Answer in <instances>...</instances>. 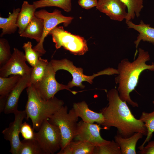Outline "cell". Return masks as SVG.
<instances>
[{"label":"cell","instance_id":"6da1fadb","mask_svg":"<svg viewBox=\"0 0 154 154\" xmlns=\"http://www.w3.org/2000/svg\"><path fill=\"white\" fill-rule=\"evenodd\" d=\"M108 105L100 110L104 121L101 125L106 129L114 127L117 129V135L122 137H130L135 133L147 136V129L144 123L135 118L126 101L119 97L117 89L112 88L106 93Z\"/></svg>","mask_w":154,"mask_h":154},{"label":"cell","instance_id":"7a4b0ae2","mask_svg":"<svg viewBox=\"0 0 154 154\" xmlns=\"http://www.w3.org/2000/svg\"><path fill=\"white\" fill-rule=\"evenodd\" d=\"M138 52L137 58L133 62L125 58L119 63L118 76L115 78L116 83L118 84L117 90L120 98L133 107H138V104L131 99L130 94L137 86L140 74L146 70L154 71V63L151 65L146 63L150 60L148 52L139 48Z\"/></svg>","mask_w":154,"mask_h":154},{"label":"cell","instance_id":"3957f363","mask_svg":"<svg viewBox=\"0 0 154 154\" xmlns=\"http://www.w3.org/2000/svg\"><path fill=\"white\" fill-rule=\"evenodd\" d=\"M28 99L25 106L26 118L30 119L34 129L38 131L42 123L64 106L63 101L55 96L43 100L37 94L33 85L27 88Z\"/></svg>","mask_w":154,"mask_h":154},{"label":"cell","instance_id":"277c9868","mask_svg":"<svg viewBox=\"0 0 154 154\" xmlns=\"http://www.w3.org/2000/svg\"><path fill=\"white\" fill-rule=\"evenodd\" d=\"M66 106H63L51 116L48 120L51 124L58 126L62 136L61 149L73 140L77 129L78 117L73 108L68 112Z\"/></svg>","mask_w":154,"mask_h":154},{"label":"cell","instance_id":"5b68a950","mask_svg":"<svg viewBox=\"0 0 154 154\" xmlns=\"http://www.w3.org/2000/svg\"><path fill=\"white\" fill-rule=\"evenodd\" d=\"M50 62L55 72L60 70H63L68 71L71 74L72 77V80L67 84L70 89L74 86L79 87L81 89L84 88L85 86L82 84V82L86 81L92 84L93 79L99 76L118 74L117 69L109 68L92 75L87 76L83 74L82 68L76 67L72 61L67 59L60 60L53 59Z\"/></svg>","mask_w":154,"mask_h":154},{"label":"cell","instance_id":"8992f818","mask_svg":"<svg viewBox=\"0 0 154 154\" xmlns=\"http://www.w3.org/2000/svg\"><path fill=\"white\" fill-rule=\"evenodd\" d=\"M57 49L61 47L76 55H84L88 50L86 41L83 37L72 34L62 26H56L49 33Z\"/></svg>","mask_w":154,"mask_h":154},{"label":"cell","instance_id":"52a82bcc","mask_svg":"<svg viewBox=\"0 0 154 154\" xmlns=\"http://www.w3.org/2000/svg\"><path fill=\"white\" fill-rule=\"evenodd\" d=\"M35 139L45 154H53L61 149L62 136L59 127L50 123L48 120L42 124Z\"/></svg>","mask_w":154,"mask_h":154},{"label":"cell","instance_id":"ba28073f","mask_svg":"<svg viewBox=\"0 0 154 154\" xmlns=\"http://www.w3.org/2000/svg\"><path fill=\"white\" fill-rule=\"evenodd\" d=\"M56 72L50 62L44 75L40 80L33 85L38 96L43 100H48L54 97L58 91L66 89L74 94L77 92L71 90L68 86L58 82L55 78Z\"/></svg>","mask_w":154,"mask_h":154},{"label":"cell","instance_id":"9c48e42d","mask_svg":"<svg viewBox=\"0 0 154 154\" xmlns=\"http://www.w3.org/2000/svg\"><path fill=\"white\" fill-rule=\"evenodd\" d=\"M35 15L43 20L44 28L40 41L33 48L44 54L46 52L43 46V43L46 37L58 24L63 23L65 26H68L71 23L73 17L64 16L62 14L61 11L57 9L54 10L52 13L49 12L44 9H41L36 11Z\"/></svg>","mask_w":154,"mask_h":154},{"label":"cell","instance_id":"30bf717a","mask_svg":"<svg viewBox=\"0 0 154 154\" xmlns=\"http://www.w3.org/2000/svg\"><path fill=\"white\" fill-rule=\"evenodd\" d=\"M26 61L23 52L14 48L10 59L0 67V77H7L11 75H31L33 68L26 64Z\"/></svg>","mask_w":154,"mask_h":154},{"label":"cell","instance_id":"8fae6325","mask_svg":"<svg viewBox=\"0 0 154 154\" xmlns=\"http://www.w3.org/2000/svg\"><path fill=\"white\" fill-rule=\"evenodd\" d=\"M99 124L84 122L82 120L78 123L77 129L74 139L88 142L95 146H100L108 143L101 136Z\"/></svg>","mask_w":154,"mask_h":154},{"label":"cell","instance_id":"7c38bea8","mask_svg":"<svg viewBox=\"0 0 154 154\" xmlns=\"http://www.w3.org/2000/svg\"><path fill=\"white\" fill-rule=\"evenodd\" d=\"M15 119L10 124L9 127L2 131L4 138L9 141L11 149L9 151L13 154H18L21 141L19 139L22 121L26 117L25 110H17L14 113Z\"/></svg>","mask_w":154,"mask_h":154},{"label":"cell","instance_id":"4fadbf2b","mask_svg":"<svg viewBox=\"0 0 154 154\" xmlns=\"http://www.w3.org/2000/svg\"><path fill=\"white\" fill-rule=\"evenodd\" d=\"M96 7L112 20L121 21L127 16V7L120 0H98Z\"/></svg>","mask_w":154,"mask_h":154},{"label":"cell","instance_id":"5bb4252c","mask_svg":"<svg viewBox=\"0 0 154 154\" xmlns=\"http://www.w3.org/2000/svg\"><path fill=\"white\" fill-rule=\"evenodd\" d=\"M31 85L30 75L21 77L16 86L6 98L3 111L5 114L14 113L18 110V103L21 94L25 88Z\"/></svg>","mask_w":154,"mask_h":154},{"label":"cell","instance_id":"9a60e30c","mask_svg":"<svg viewBox=\"0 0 154 154\" xmlns=\"http://www.w3.org/2000/svg\"><path fill=\"white\" fill-rule=\"evenodd\" d=\"M73 108L77 116L80 117L84 122L90 123L96 122L102 125L104 121V118L102 114L100 112L97 113L91 110L84 101L74 103Z\"/></svg>","mask_w":154,"mask_h":154},{"label":"cell","instance_id":"2e32d148","mask_svg":"<svg viewBox=\"0 0 154 154\" xmlns=\"http://www.w3.org/2000/svg\"><path fill=\"white\" fill-rule=\"evenodd\" d=\"M126 23L129 28L133 29L139 33L134 42L136 48L134 55V60L138 52V47L141 40L154 43V28L151 27L149 24L144 23L142 20H141L140 23L138 25L135 24L131 21Z\"/></svg>","mask_w":154,"mask_h":154},{"label":"cell","instance_id":"e0dca14e","mask_svg":"<svg viewBox=\"0 0 154 154\" xmlns=\"http://www.w3.org/2000/svg\"><path fill=\"white\" fill-rule=\"evenodd\" d=\"M44 28L43 20L34 15L23 32L20 35V36L33 39L38 43L40 42L42 38Z\"/></svg>","mask_w":154,"mask_h":154},{"label":"cell","instance_id":"ac0fdd59","mask_svg":"<svg viewBox=\"0 0 154 154\" xmlns=\"http://www.w3.org/2000/svg\"><path fill=\"white\" fill-rule=\"evenodd\" d=\"M95 146L87 142L73 140L57 154H93Z\"/></svg>","mask_w":154,"mask_h":154},{"label":"cell","instance_id":"d6986e66","mask_svg":"<svg viewBox=\"0 0 154 154\" xmlns=\"http://www.w3.org/2000/svg\"><path fill=\"white\" fill-rule=\"evenodd\" d=\"M143 136V134L140 132L135 133L127 138L117 135L114 137V139L119 146L121 154H136L137 143Z\"/></svg>","mask_w":154,"mask_h":154},{"label":"cell","instance_id":"ffe728a7","mask_svg":"<svg viewBox=\"0 0 154 154\" xmlns=\"http://www.w3.org/2000/svg\"><path fill=\"white\" fill-rule=\"evenodd\" d=\"M36 8L34 4H30L27 1H24L17 18V25L20 35L25 28L35 15Z\"/></svg>","mask_w":154,"mask_h":154},{"label":"cell","instance_id":"44dd1931","mask_svg":"<svg viewBox=\"0 0 154 154\" xmlns=\"http://www.w3.org/2000/svg\"><path fill=\"white\" fill-rule=\"evenodd\" d=\"M20 10L19 8L14 9L12 13H10L8 17H0V28L2 29L1 37L5 35L14 33L16 31L18 28L17 18Z\"/></svg>","mask_w":154,"mask_h":154},{"label":"cell","instance_id":"7402d4cb","mask_svg":"<svg viewBox=\"0 0 154 154\" xmlns=\"http://www.w3.org/2000/svg\"><path fill=\"white\" fill-rule=\"evenodd\" d=\"M21 76L13 75L10 77H0V99H6L16 86Z\"/></svg>","mask_w":154,"mask_h":154},{"label":"cell","instance_id":"603a6c76","mask_svg":"<svg viewBox=\"0 0 154 154\" xmlns=\"http://www.w3.org/2000/svg\"><path fill=\"white\" fill-rule=\"evenodd\" d=\"M126 6L127 9L125 22L139 17L143 7V0H120Z\"/></svg>","mask_w":154,"mask_h":154},{"label":"cell","instance_id":"cb8c5ba5","mask_svg":"<svg viewBox=\"0 0 154 154\" xmlns=\"http://www.w3.org/2000/svg\"><path fill=\"white\" fill-rule=\"evenodd\" d=\"M36 9L48 7H56L66 12L71 10V0H39L33 2Z\"/></svg>","mask_w":154,"mask_h":154},{"label":"cell","instance_id":"d4e9b609","mask_svg":"<svg viewBox=\"0 0 154 154\" xmlns=\"http://www.w3.org/2000/svg\"><path fill=\"white\" fill-rule=\"evenodd\" d=\"M139 119L144 123L147 131L145 140L142 144L138 148L140 150L147 142L150 141L154 132V110L149 113L143 112Z\"/></svg>","mask_w":154,"mask_h":154},{"label":"cell","instance_id":"484cf974","mask_svg":"<svg viewBox=\"0 0 154 154\" xmlns=\"http://www.w3.org/2000/svg\"><path fill=\"white\" fill-rule=\"evenodd\" d=\"M18 154H45L35 139L21 141Z\"/></svg>","mask_w":154,"mask_h":154},{"label":"cell","instance_id":"4316f807","mask_svg":"<svg viewBox=\"0 0 154 154\" xmlns=\"http://www.w3.org/2000/svg\"><path fill=\"white\" fill-rule=\"evenodd\" d=\"M49 63L47 59L42 58L41 57L39 58L35 65L32 67L30 75L31 85L34 84L41 80Z\"/></svg>","mask_w":154,"mask_h":154},{"label":"cell","instance_id":"83f0119b","mask_svg":"<svg viewBox=\"0 0 154 154\" xmlns=\"http://www.w3.org/2000/svg\"><path fill=\"white\" fill-rule=\"evenodd\" d=\"M23 48L25 51L26 61L32 67H33L37 63L39 58L43 54L34 50L32 48L31 42L30 41L24 43Z\"/></svg>","mask_w":154,"mask_h":154},{"label":"cell","instance_id":"f1b7e54d","mask_svg":"<svg viewBox=\"0 0 154 154\" xmlns=\"http://www.w3.org/2000/svg\"><path fill=\"white\" fill-rule=\"evenodd\" d=\"M93 154H121L119 146L115 141L105 145L95 147Z\"/></svg>","mask_w":154,"mask_h":154},{"label":"cell","instance_id":"f546056e","mask_svg":"<svg viewBox=\"0 0 154 154\" xmlns=\"http://www.w3.org/2000/svg\"><path fill=\"white\" fill-rule=\"evenodd\" d=\"M12 55L10 46L8 41L6 39L0 38V66L5 64L10 59Z\"/></svg>","mask_w":154,"mask_h":154},{"label":"cell","instance_id":"4dcf8cb0","mask_svg":"<svg viewBox=\"0 0 154 154\" xmlns=\"http://www.w3.org/2000/svg\"><path fill=\"white\" fill-rule=\"evenodd\" d=\"M34 129L26 122L22 123L20 129V133L24 140H31L35 139V132Z\"/></svg>","mask_w":154,"mask_h":154},{"label":"cell","instance_id":"1f68e13d","mask_svg":"<svg viewBox=\"0 0 154 154\" xmlns=\"http://www.w3.org/2000/svg\"><path fill=\"white\" fill-rule=\"evenodd\" d=\"M97 0H78L79 5L83 8L88 9L97 6Z\"/></svg>","mask_w":154,"mask_h":154},{"label":"cell","instance_id":"d6a6232c","mask_svg":"<svg viewBox=\"0 0 154 154\" xmlns=\"http://www.w3.org/2000/svg\"><path fill=\"white\" fill-rule=\"evenodd\" d=\"M140 154H154V141H149L147 144L137 152Z\"/></svg>","mask_w":154,"mask_h":154},{"label":"cell","instance_id":"836d02e7","mask_svg":"<svg viewBox=\"0 0 154 154\" xmlns=\"http://www.w3.org/2000/svg\"><path fill=\"white\" fill-rule=\"evenodd\" d=\"M152 102H153V105H154V101H153Z\"/></svg>","mask_w":154,"mask_h":154}]
</instances>
